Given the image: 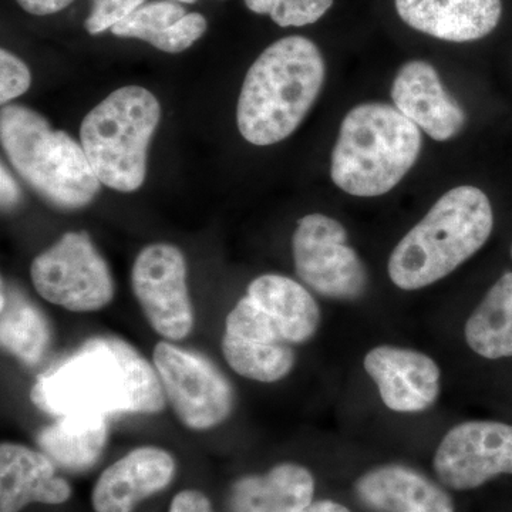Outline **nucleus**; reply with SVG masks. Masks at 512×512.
Returning <instances> with one entry per match:
<instances>
[{
  "label": "nucleus",
  "mask_w": 512,
  "mask_h": 512,
  "mask_svg": "<svg viewBox=\"0 0 512 512\" xmlns=\"http://www.w3.org/2000/svg\"><path fill=\"white\" fill-rule=\"evenodd\" d=\"M420 128L396 107L363 103L346 114L332 153L333 183L355 197L392 191L420 156Z\"/></svg>",
  "instance_id": "obj_4"
},
{
  "label": "nucleus",
  "mask_w": 512,
  "mask_h": 512,
  "mask_svg": "<svg viewBox=\"0 0 512 512\" xmlns=\"http://www.w3.org/2000/svg\"><path fill=\"white\" fill-rule=\"evenodd\" d=\"M187 15L183 6L173 0L147 3L117 23L111 33L127 39H140L163 52L168 35L178 20Z\"/></svg>",
  "instance_id": "obj_24"
},
{
  "label": "nucleus",
  "mask_w": 512,
  "mask_h": 512,
  "mask_svg": "<svg viewBox=\"0 0 512 512\" xmlns=\"http://www.w3.org/2000/svg\"><path fill=\"white\" fill-rule=\"evenodd\" d=\"M161 119L157 97L144 87H121L86 117L80 140L101 184L133 192L144 184L151 138Z\"/></svg>",
  "instance_id": "obj_6"
},
{
  "label": "nucleus",
  "mask_w": 512,
  "mask_h": 512,
  "mask_svg": "<svg viewBox=\"0 0 512 512\" xmlns=\"http://www.w3.org/2000/svg\"><path fill=\"white\" fill-rule=\"evenodd\" d=\"M348 241L345 227L328 215L301 218L292 237V255L303 284L336 301L362 298L369 286V275Z\"/></svg>",
  "instance_id": "obj_9"
},
{
  "label": "nucleus",
  "mask_w": 512,
  "mask_h": 512,
  "mask_svg": "<svg viewBox=\"0 0 512 512\" xmlns=\"http://www.w3.org/2000/svg\"><path fill=\"white\" fill-rule=\"evenodd\" d=\"M433 466L441 484L457 491L512 474V426L498 421L458 424L441 440Z\"/></svg>",
  "instance_id": "obj_11"
},
{
  "label": "nucleus",
  "mask_w": 512,
  "mask_h": 512,
  "mask_svg": "<svg viewBox=\"0 0 512 512\" xmlns=\"http://www.w3.org/2000/svg\"><path fill=\"white\" fill-rule=\"evenodd\" d=\"M2 147L20 177L60 210H80L100 192L83 147L64 131L19 104H8L0 113Z\"/></svg>",
  "instance_id": "obj_5"
},
{
  "label": "nucleus",
  "mask_w": 512,
  "mask_h": 512,
  "mask_svg": "<svg viewBox=\"0 0 512 512\" xmlns=\"http://www.w3.org/2000/svg\"><path fill=\"white\" fill-rule=\"evenodd\" d=\"M131 289L151 328L168 342L191 335L195 316L187 284V262L180 248L151 244L131 269Z\"/></svg>",
  "instance_id": "obj_10"
},
{
  "label": "nucleus",
  "mask_w": 512,
  "mask_h": 512,
  "mask_svg": "<svg viewBox=\"0 0 512 512\" xmlns=\"http://www.w3.org/2000/svg\"><path fill=\"white\" fill-rule=\"evenodd\" d=\"M20 8L30 15L47 16L55 15L60 10L72 5L74 0H16Z\"/></svg>",
  "instance_id": "obj_29"
},
{
  "label": "nucleus",
  "mask_w": 512,
  "mask_h": 512,
  "mask_svg": "<svg viewBox=\"0 0 512 512\" xmlns=\"http://www.w3.org/2000/svg\"><path fill=\"white\" fill-rule=\"evenodd\" d=\"M0 185H2V208L3 211H10L15 208L20 201V188L16 184L15 178L9 173L5 164H2L0 171Z\"/></svg>",
  "instance_id": "obj_30"
},
{
  "label": "nucleus",
  "mask_w": 512,
  "mask_h": 512,
  "mask_svg": "<svg viewBox=\"0 0 512 512\" xmlns=\"http://www.w3.org/2000/svg\"><path fill=\"white\" fill-rule=\"evenodd\" d=\"M221 349L234 372L255 382H279L292 372L296 362L291 345H264L222 336Z\"/></svg>",
  "instance_id": "obj_23"
},
{
  "label": "nucleus",
  "mask_w": 512,
  "mask_h": 512,
  "mask_svg": "<svg viewBox=\"0 0 512 512\" xmlns=\"http://www.w3.org/2000/svg\"><path fill=\"white\" fill-rule=\"evenodd\" d=\"M173 2L188 3V5H191V3H195L197 0H173Z\"/></svg>",
  "instance_id": "obj_32"
},
{
  "label": "nucleus",
  "mask_w": 512,
  "mask_h": 512,
  "mask_svg": "<svg viewBox=\"0 0 512 512\" xmlns=\"http://www.w3.org/2000/svg\"><path fill=\"white\" fill-rule=\"evenodd\" d=\"M400 19L426 35L463 43L490 35L503 13L501 0H394Z\"/></svg>",
  "instance_id": "obj_16"
},
{
  "label": "nucleus",
  "mask_w": 512,
  "mask_h": 512,
  "mask_svg": "<svg viewBox=\"0 0 512 512\" xmlns=\"http://www.w3.org/2000/svg\"><path fill=\"white\" fill-rule=\"evenodd\" d=\"M326 77L319 47L288 36L266 47L249 67L237 106L239 133L254 146L291 136L312 109Z\"/></svg>",
  "instance_id": "obj_2"
},
{
  "label": "nucleus",
  "mask_w": 512,
  "mask_h": 512,
  "mask_svg": "<svg viewBox=\"0 0 512 512\" xmlns=\"http://www.w3.org/2000/svg\"><path fill=\"white\" fill-rule=\"evenodd\" d=\"M52 336L46 313L22 289L2 278L0 343L3 350L23 365L33 367L46 356Z\"/></svg>",
  "instance_id": "obj_20"
},
{
  "label": "nucleus",
  "mask_w": 512,
  "mask_h": 512,
  "mask_svg": "<svg viewBox=\"0 0 512 512\" xmlns=\"http://www.w3.org/2000/svg\"><path fill=\"white\" fill-rule=\"evenodd\" d=\"M258 15H269L281 28H301L318 22L333 6V0H244Z\"/></svg>",
  "instance_id": "obj_25"
},
{
  "label": "nucleus",
  "mask_w": 512,
  "mask_h": 512,
  "mask_svg": "<svg viewBox=\"0 0 512 512\" xmlns=\"http://www.w3.org/2000/svg\"><path fill=\"white\" fill-rule=\"evenodd\" d=\"M168 512H214L207 495L197 490H184L171 501Z\"/></svg>",
  "instance_id": "obj_28"
},
{
  "label": "nucleus",
  "mask_w": 512,
  "mask_h": 512,
  "mask_svg": "<svg viewBox=\"0 0 512 512\" xmlns=\"http://www.w3.org/2000/svg\"><path fill=\"white\" fill-rule=\"evenodd\" d=\"M511 255H512V248H511Z\"/></svg>",
  "instance_id": "obj_33"
},
{
  "label": "nucleus",
  "mask_w": 512,
  "mask_h": 512,
  "mask_svg": "<svg viewBox=\"0 0 512 512\" xmlns=\"http://www.w3.org/2000/svg\"><path fill=\"white\" fill-rule=\"evenodd\" d=\"M306 512H352L345 505L336 503L332 500L316 501Z\"/></svg>",
  "instance_id": "obj_31"
},
{
  "label": "nucleus",
  "mask_w": 512,
  "mask_h": 512,
  "mask_svg": "<svg viewBox=\"0 0 512 512\" xmlns=\"http://www.w3.org/2000/svg\"><path fill=\"white\" fill-rule=\"evenodd\" d=\"M247 295L274 320L289 345L308 342L318 332V302L293 279L274 274L259 276L249 284Z\"/></svg>",
  "instance_id": "obj_19"
},
{
  "label": "nucleus",
  "mask_w": 512,
  "mask_h": 512,
  "mask_svg": "<svg viewBox=\"0 0 512 512\" xmlns=\"http://www.w3.org/2000/svg\"><path fill=\"white\" fill-rule=\"evenodd\" d=\"M32 84L29 67L9 50H0V103L5 106L9 101L18 99L28 92Z\"/></svg>",
  "instance_id": "obj_27"
},
{
  "label": "nucleus",
  "mask_w": 512,
  "mask_h": 512,
  "mask_svg": "<svg viewBox=\"0 0 512 512\" xmlns=\"http://www.w3.org/2000/svg\"><path fill=\"white\" fill-rule=\"evenodd\" d=\"M72 487L57 476L56 464L43 451L16 443L0 446V512H20L30 504L59 505Z\"/></svg>",
  "instance_id": "obj_15"
},
{
  "label": "nucleus",
  "mask_w": 512,
  "mask_h": 512,
  "mask_svg": "<svg viewBox=\"0 0 512 512\" xmlns=\"http://www.w3.org/2000/svg\"><path fill=\"white\" fill-rule=\"evenodd\" d=\"M30 402L50 416L158 414L165 409L156 367L127 340L99 335L37 377Z\"/></svg>",
  "instance_id": "obj_1"
},
{
  "label": "nucleus",
  "mask_w": 512,
  "mask_h": 512,
  "mask_svg": "<svg viewBox=\"0 0 512 512\" xmlns=\"http://www.w3.org/2000/svg\"><path fill=\"white\" fill-rule=\"evenodd\" d=\"M45 301L70 312H97L113 301L116 286L106 259L84 231L67 232L30 266Z\"/></svg>",
  "instance_id": "obj_7"
},
{
  "label": "nucleus",
  "mask_w": 512,
  "mask_h": 512,
  "mask_svg": "<svg viewBox=\"0 0 512 512\" xmlns=\"http://www.w3.org/2000/svg\"><path fill=\"white\" fill-rule=\"evenodd\" d=\"M174 457L160 447L144 446L121 457L94 485V512H134L138 505L173 483Z\"/></svg>",
  "instance_id": "obj_14"
},
{
  "label": "nucleus",
  "mask_w": 512,
  "mask_h": 512,
  "mask_svg": "<svg viewBox=\"0 0 512 512\" xmlns=\"http://www.w3.org/2000/svg\"><path fill=\"white\" fill-rule=\"evenodd\" d=\"M365 370L393 412H424L439 399V366L417 350L379 346L367 353Z\"/></svg>",
  "instance_id": "obj_12"
},
{
  "label": "nucleus",
  "mask_w": 512,
  "mask_h": 512,
  "mask_svg": "<svg viewBox=\"0 0 512 512\" xmlns=\"http://www.w3.org/2000/svg\"><path fill=\"white\" fill-rule=\"evenodd\" d=\"M394 107L436 141L457 137L466 126V111L444 89L437 70L423 60L404 63L394 77Z\"/></svg>",
  "instance_id": "obj_13"
},
{
  "label": "nucleus",
  "mask_w": 512,
  "mask_h": 512,
  "mask_svg": "<svg viewBox=\"0 0 512 512\" xmlns=\"http://www.w3.org/2000/svg\"><path fill=\"white\" fill-rule=\"evenodd\" d=\"M109 440V419L104 416L57 417L37 434V446L53 463L73 473L90 470L103 456Z\"/></svg>",
  "instance_id": "obj_21"
},
{
  "label": "nucleus",
  "mask_w": 512,
  "mask_h": 512,
  "mask_svg": "<svg viewBox=\"0 0 512 512\" xmlns=\"http://www.w3.org/2000/svg\"><path fill=\"white\" fill-rule=\"evenodd\" d=\"M315 478L308 468L281 463L265 474L239 478L229 494L232 512H306L313 504Z\"/></svg>",
  "instance_id": "obj_18"
},
{
  "label": "nucleus",
  "mask_w": 512,
  "mask_h": 512,
  "mask_svg": "<svg viewBox=\"0 0 512 512\" xmlns=\"http://www.w3.org/2000/svg\"><path fill=\"white\" fill-rule=\"evenodd\" d=\"M491 202L473 185L446 192L393 249L389 276L397 288L417 291L446 278L490 238Z\"/></svg>",
  "instance_id": "obj_3"
},
{
  "label": "nucleus",
  "mask_w": 512,
  "mask_h": 512,
  "mask_svg": "<svg viewBox=\"0 0 512 512\" xmlns=\"http://www.w3.org/2000/svg\"><path fill=\"white\" fill-rule=\"evenodd\" d=\"M144 2L146 0H92V12L84 22V28L90 35H100L123 22Z\"/></svg>",
  "instance_id": "obj_26"
},
{
  "label": "nucleus",
  "mask_w": 512,
  "mask_h": 512,
  "mask_svg": "<svg viewBox=\"0 0 512 512\" xmlns=\"http://www.w3.org/2000/svg\"><path fill=\"white\" fill-rule=\"evenodd\" d=\"M471 350L485 359L512 356V272L498 279L464 328Z\"/></svg>",
  "instance_id": "obj_22"
},
{
  "label": "nucleus",
  "mask_w": 512,
  "mask_h": 512,
  "mask_svg": "<svg viewBox=\"0 0 512 512\" xmlns=\"http://www.w3.org/2000/svg\"><path fill=\"white\" fill-rule=\"evenodd\" d=\"M355 493L373 512H454L453 498L446 490L399 464L367 471L356 481Z\"/></svg>",
  "instance_id": "obj_17"
},
{
  "label": "nucleus",
  "mask_w": 512,
  "mask_h": 512,
  "mask_svg": "<svg viewBox=\"0 0 512 512\" xmlns=\"http://www.w3.org/2000/svg\"><path fill=\"white\" fill-rule=\"evenodd\" d=\"M153 365L165 399L187 429H215L231 417L234 387L210 359L164 340L154 348Z\"/></svg>",
  "instance_id": "obj_8"
}]
</instances>
